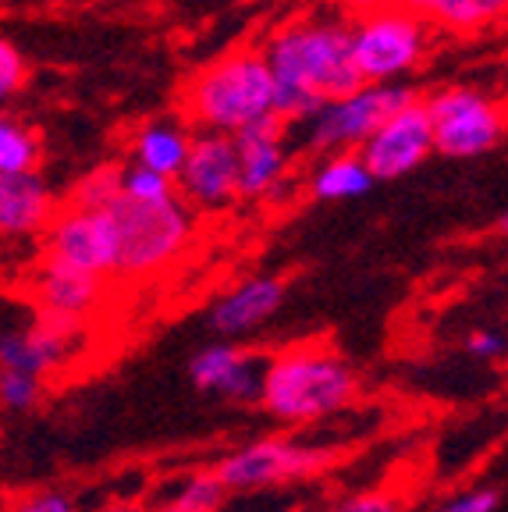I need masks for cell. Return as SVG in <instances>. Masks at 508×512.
I'll use <instances>...</instances> for the list:
<instances>
[{
    "label": "cell",
    "mask_w": 508,
    "mask_h": 512,
    "mask_svg": "<svg viewBox=\"0 0 508 512\" xmlns=\"http://www.w3.org/2000/svg\"><path fill=\"white\" fill-rule=\"evenodd\" d=\"M260 50L274 79V118L281 125L313 121L324 104L363 86L352 68L345 22L295 18L270 32Z\"/></svg>",
    "instance_id": "cell-1"
},
{
    "label": "cell",
    "mask_w": 508,
    "mask_h": 512,
    "mask_svg": "<svg viewBox=\"0 0 508 512\" xmlns=\"http://www.w3.org/2000/svg\"><path fill=\"white\" fill-rule=\"evenodd\" d=\"M359 377L331 345L302 342L274 352L263 363L260 406L281 424H320L356 402Z\"/></svg>",
    "instance_id": "cell-2"
},
{
    "label": "cell",
    "mask_w": 508,
    "mask_h": 512,
    "mask_svg": "<svg viewBox=\"0 0 508 512\" xmlns=\"http://www.w3.org/2000/svg\"><path fill=\"white\" fill-rule=\"evenodd\" d=\"M182 111L199 132L235 136L274 114V79L260 47L228 50L182 89Z\"/></svg>",
    "instance_id": "cell-3"
},
{
    "label": "cell",
    "mask_w": 508,
    "mask_h": 512,
    "mask_svg": "<svg viewBox=\"0 0 508 512\" xmlns=\"http://www.w3.org/2000/svg\"><path fill=\"white\" fill-rule=\"evenodd\" d=\"M104 214L114 232V274L121 278H150L164 271L189 249L196 232L192 210L178 196L157 203L118 196Z\"/></svg>",
    "instance_id": "cell-4"
},
{
    "label": "cell",
    "mask_w": 508,
    "mask_h": 512,
    "mask_svg": "<svg viewBox=\"0 0 508 512\" xmlns=\"http://www.w3.org/2000/svg\"><path fill=\"white\" fill-rule=\"evenodd\" d=\"M430 50V25L402 4H388L349 25V54L363 86H388L413 75Z\"/></svg>",
    "instance_id": "cell-5"
},
{
    "label": "cell",
    "mask_w": 508,
    "mask_h": 512,
    "mask_svg": "<svg viewBox=\"0 0 508 512\" xmlns=\"http://www.w3.org/2000/svg\"><path fill=\"white\" fill-rule=\"evenodd\" d=\"M434 150L455 160L484 157L505 139V107L477 86H445L420 100Z\"/></svg>",
    "instance_id": "cell-6"
},
{
    "label": "cell",
    "mask_w": 508,
    "mask_h": 512,
    "mask_svg": "<svg viewBox=\"0 0 508 512\" xmlns=\"http://www.w3.org/2000/svg\"><path fill=\"white\" fill-rule=\"evenodd\" d=\"M338 459H342V448L295 438H260L228 452L214 466V477L221 480L228 495H249V491L278 488L288 480L317 477L331 470Z\"/></svg>",
    "instance_id": "cell-7"
},
{
    "label": "cell",
    "mask_w": 508,
    "mask_h": 512,
    "mask_svg": "<svg viewBox=\"0 0 508 512\" xmlns=\"http://www.w3.org/2000/svg\"><path fill=\"white\" fill-rule=\"evenodd\" d=\"M420 96L416 89L402 86V82H388V86H359L356 93L331 100L317 111V118L306 121V143L317 153H359V146L374 136L377 128L402 107L416 104Z\"/></svg>",
    "instance_id": "cell-8"
},
{
    "label": "cell",
    "mask_w": 508,
    "mask_h": 512,
    "mask_svg": "<svg viewBox=\"0 0 508 512\" xmlns=\"http://www.w3.org/2000/svg\"><path fill=\"white\" fill-rule=\"evenodd\" d=\"M43 260L72 271L111 278L114 274V232L104 210H79L64 203L43 228Z\"/></svg>",
    "instance_id": "cell-9"
},
{
    "label": "cell",
    "mask_w": 508,
    "mask_h": 512,
    "mask_svg": "<svg viewBox=\"0 0 508 512\" xmlns=\"http://www.w3.org/2000/svg\"><path fill=\"white\" fill-rule=\"evenodd\" d=\"M175 196L189 210H224L239 200V157L231 136L192 132L185 164L175 178Z\"/></svg>",
    "instance_id": "cell-10"
},
{
    "label": "cell",
    "mask_w": 508,
    "mask_h": 512,
    "mask_svg": "<svg viewBox=\"0 0 508 512\" xmlns=\"http://www.w3.org/2000/svg\"><path fill=\"white\" fill-rule=\"evenodd\" d=\"M430 153H434V139H430V121L420 100L391 114L374 136L359 146V160L374 182L405 178L409 171L420 168Z\"/></svg>",
    "instance_id": "cell-11"
},
{
    "label": "cell",
    "mask_w": 508,
    "mask_h": 512,
    "mask_svg": "<svg viewBox=\"0 0 508 512\" xmlns=\"http://www.w3.org/2000/svg\"><path fill=\"white\" fill-rule=\"evenodd\" d=\"M263 363L267 356L239 342H210L189 360V377L203 395L224 402H260Z\"/></svg>",
    "instance_id": "cell-12"
},
{
    "label": "cell",
    "mask_w": 508,
    "mask_h": 512,
    "mask_svg": "<svg viewBox=\"0 0 508 512\" xmlns=\"http://www.w3.org/2000/svg\"><path fill=\"white\" fill-rule=\"evenodd\" d=\"M285 132L288 125H281L274 114H267L263 121L231 136L235 157H239V200H267L285 182Z\"/></svg>",
    "instance_id": "cell-13"
},
{
    "label": "cell",
    "mask_w": 508,
    "mask_h": 512,
    "mask_svg": "<svg viewBox=\"0 0 508 512\" xmlns=\"http://www.w3.org/2000/svg\"><path fill=\"white\" fill-rule=\"evenodd\" d=\"M32 303L40 310V320L75 331L104 303V278L43 260L36 278H32Z\"/></svg>",
    "instance_id": "cell-14"
},
{
    "label": "cell",
    "mask_w": 508,
    "mask_h": 512,
    "mask_svg": "<svg viewBox=\"0 0 508 512\" xmlns=\"http://www.w3.org/2000/svg\"><path fill=\"white\" fill-rule=\"evenodd\" d=\"M75 331L50 324V320H32L25 328L0 331V370H18V374H32L47 381L72 349Z\"/></svg>",
    "instance_id": "cell-15"
},
{
    "label": "cell",
    "mask_w": 508,
    "mask_h": 512,
    "mask_svg": "<svg viewBox=\"0 0 508 512\" xmlns=\"http://www.w3.org/2000/svg\"><path fill=\"white\" fill-rule=\"evenodd\" d=\"M285 303V281L260 274V278H246L231 292H224L210 310V328L221 338H242L267 324Z\"/></svg>",
    "instance_id": "cell-16"
},
{
    "label": "cell",
    "mask_w": 508,
    "mask_h": 512,
    "mask_svg": "<svg viewBox=\"0 0 508 512\" xmlns=\"http://www.w3.org/2000/svg\"><path fill=\"white\" fill-rule=\"evenodd\" d=\"M57 203L40 171L0 175V235L4 239H29L40 235L54 217Z\"/></svg>",
    "instance_id": "cell-17"
},
{
    "label": "cell",
    "mask_w": 508,
    "mask_h": 512,
    "mask_svg": "<svg viewBox=\"0 0 508 512\" xmlns=\"http://www.w3.org/2000/svg\"><path fill=\"white\" fill-rule=\"evenodd\" d=\"M189 143H192V132L182 121H146L132 139L135 164L175 182L185 164V153H189Z\"/></svg>",
    "instance_id": "cell-18"
},
{
    "label": "cell",
    "mask_w": 508,
    "mask_h": 512,
    "mask_svg": "<svg viewBox=\"0 0 508 512\" xmlns=\"http://www.w3.org/2000/svg\"><path fill=\"white\" fill-rule=\"evenodd\" d=\"M420 22L448 32H480L505 18L508 0H398Z\"/></svg>",
    "instance_id": "cell-19"
},
{
    "label": "cell",
    "mask_w": 508,
    "mask_h": 512,
    "mask_svg": "<svg viewBox=\"0 0 508 512\" xmlns=\"http://www.w3.org/2000/svg\"><path fill=\"white\" fill-rule=\"evenodd\" d=\"M370 189H374V178L363 168L359 153H327L310 178L313 200H324V203L359 200Z\"/></svg>",
    "instance_id": "cell-20"
},
{
    "label": "cell",
    "mask_w": 508,
    "mask_h": 512,
    "mask_svg": "<svg viewBox=\"0 0 508 512\" xmlns=\"http://www.w3.org/2000/svg\"><path fill=\"white\" fill-rule=\"evenodd\" d=\"M40 164V139L22 121L0 114V175H22Z\"/></svg>",
    "instance_id": "cell-21"
},
{
    "label": "cell",
    "mask_w": 508,
    "mask_h": 512,
    "mask_svg": "<svg viewBox=\"0 0 508 512\" xmlns=\"http://www.w3.org/2000/svg\"><path fill=\"white\" fill-rule=\"evenodd\" d=\"M118 178H121V168H114V164L93 168L89 175H82L79 182H75L72 196H68V207H79V210H107L121 196Z\"/></svg>",
    "instance_id": "cell-22"
},
{
    "label": "cell",
    "mask_w": 508,
    "mask_h": 512,
    "mask_svg": "<svg viewBox=\"0 0 508 512\" xmlns=\"http://www.w3.org/2000/svg\"><path fill=\"white\" fill-rule=\"evenodd\" d=\"M224 502H228V491L214 477V470H199L192 477H185V484L175 491V498L167 505H175L182 512H217Z\"/></svg>",
    "instance_id": "cell-23"
},
{
    "label": "cell",
    "mask_w": 508,
    "mask_h": 512,
    "mask_svg": "<svg viewBox=\"0 0 508 512\" xmlns=\"http://www.w3.org/2000/svg\"><path fill=\"white\" fill-rule=\"evenodd\" d=\"M47 381L18 370H0V409L4 413H29L43 402Z\"/></svg>",
    "instance_id": "cell-24"
},
{
    "label": "cell",
    "mask_w": 508,
    "mask_h": 512,
    "mask_svg": "<svg viewBox=\"0 0 508 512\" xmlns=\"http://www.w3.org/2000/svg\"><path fill=\"white\" fill-rule=\"evenodd\" d=\"M118 185H121V196L135 203H157V200H167V196H175V182H171V178L153 175V171L139 168V164L121 168Z\"/></svg>",
    "instance_id": "cell-25"
},
{
    "label": "cell",
    "mask_w": 508,
    "mask_h": 512,
    "mask_svg": "<svg viewBox=\"0 0 508 512\" xmlns=\"http://www.w3.org/2000/svg\"><path fill=\"white\" fill-rule=\"evenodd\" d=\"M25 79H29L25 54L8 40V36H0V104H8L11 96L22 93Z\"/></svg>",
    "instance_id": "cell-26"
},
{
    "label": "cell",
    "mask_w": 508,
    "mask_h": 512,
    "mask_svg": "<svg viewBox=\"0 0 508 512\" xmlns=\"http://www.w3.org/2000/svg\"><path fill=\"white\" fill-rule=\"evenodd\" d=\"M327 512H402V498L391 495V491H356V495H345L331 505Z\"/></svg>",
    "instance_id": "cell-27"
},
{
    "label": "cell",
    "mask_w": 508,
    "mask_h": 512,
    "mask_svg": "<svg viewBox=\"0 0 508 512\" xmlns=\"http://www.w3.org/2000/svg\"><path fill=\"white\" fill-rule=\"evenodd\" d=\"M498 505H501L498 484H480V488H466L462 495H455L452 502H445L437 512H498Z\"/></svg>",
    "instance_id": "cell-28"
},
{
    "label": "cell",
    "mask_w": 508,
    "mask_h": 512,
    "mask_svg": "<svg viewBox=\"0 0 508 512\" xmlns=\"http://www.w3.org/2000/svg\"><path fill=\"white\" fill-rule=\"evenodd\" d=\"M11 512H79V509H75L72 495H64V491H54V488H43V491L25 495L22 502H15V509Z\"/></svg>",
    "instance_id": "cell-29"
},
{
    "label": "cell",
    "mask_w": 508,
    "mask_h": 512,
    "mask_svg": "<svg viewBox=\"0 0 508 512\" xmlns=\"http://www.w3.org/2000/svg\"><path fill=\"white\" fill-rule=\"evenodd\" d=\"M466 352L473 360H501L505 356V335L491 328H477L466 335Z\"/></svg>",
    "instance_id": "cell-30"
},
{
    "label": "cell",
    "mask_w": 508,
    "mask_h": 512,
    "mask_svg": "<svg viewBox=\"0 0 508 512\" xmlns=\"http://www.w3.org/2000/svg\"><path fill=\"white\" fill-rule=\"evenodd\" d=\"M334 4H338L345 15L363 18V15H370V11H381V8H388V4H398V0H334Z\"/></svg>",
    "instance_id": "cell-31"
},
{
    "label": "cell",
    "mask_w": 508,
    "mask_h": 512,
    "mask_svg": "<svg viewBox=\"0 0 508 512\" xmlns=\"http://www.w3.org/2000/svg\"><path fill=\"white\" fill-rule=\"evenodd\" d=\"M96 512H146L143 505H135V502H107V505H100Z\"/></svg>",
    "instance_id": "cell-32"
},
{
    "label": "cell",
    "mask_w": 508,
    "mask_h": 512,
    "mask_svg": "<svg viewBox=\"0 0 508 512\" xmlns=\"http://www.w3.org/2000/svg\"><path fill=\"white\" fill-rule=\"evenodd\" d=\"M157 512H182V509H175V505H160Z\"/></svg>",
    "instance_id": "cell-33"
}]
</instances>
